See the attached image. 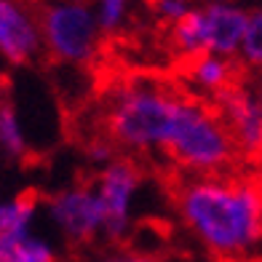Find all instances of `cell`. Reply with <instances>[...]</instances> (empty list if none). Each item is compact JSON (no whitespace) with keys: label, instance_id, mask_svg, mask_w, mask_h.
<instances>
[{"label":"cell","instance_id":"1","mask_svg":"<svg viewBox=\"0 0 262 262\" xmlns=\"http://www.w3.org/2000/svg\"><path fill=\"white\" fill-rule=\"evenodd\" d=\"M166 201L209 249L214 262H233L262 241V174H190L158 163L152 171Z\"/></svg>","mask_w":262,"mask_h":262},{"label":"cell","instance_id":"2","mask_svg":"<svg viewBox=\"0 0 262 262\" xmlns=\"http://www.w3.org/2000/svg\"><path fill=\"white\" fill-rule=\"evenodd\" d=\"M166 166L190 174H228L249 169L246 150L214 102L190 97L158 145Z\"/></svg>","mask_w":262,"mask_h":262},{"label":"cell","instance_id":"3","mask_svg":"<svg viewBox=\"0 0 262 262\" xmlns=\"http://www.w3.org/2000/svg\"><path fill=\"white\" fill-rule=\"evenodd\" d=\"M40 32L46 62L51 64H73L89 70L99 59L102 32L97 16L83 0H59L40 8Z\"/></svg>","mask_w":262,"mask_h":262},{"label":"cell","instance_id":"4","mask_svg":"<svg viewBox=\"0 0 262 262\" xmlns=\"http://www.w3.org/2000/svg\"><path fill=\"white\" fill-rule=\"evenodd\" d=\"M54 222L64 233V241L70 249H94L104 238V209L97 195L94 180H80L78 185L59 190L54 195H46Z\"/></svg>","mask_w":262,"mask_h":262},{"label":"cell","instance_id":"5","mask_svg":"<svg viewBox=\"0 0 262 262\" xmlns=\"http://www.w3.org/2000/svg\"><path fill=\"white\" fill-rule=\"evenodd\" d=\"M43 0H0V56L8 64H35L43 51Z\"/></svg>","mask_w":262,"mask_h":262},{"label":"cell","instance_id":"6","mask_svg":"<svg viewBox=\"0 0 262 262\" xmlns=\"http://www.w3.org/2000/svg\"><path fill=\"white\" fill-rule=\"evenodd\" d=\"M201 14V32H204L206 51L233 56L241 49L249 14L225 3H204L198 8Z\"/></svg>","mask_w":262,"mask_h":262},{"label":"cell","instance_id":"7","mask_svg":"<svg viewBox=\"0 0 262 262\" xmlns=\"http://www.w3.org/2000/svg\"><path fill=\"white\" fill-rule=\"evenodd\" d=\"M43 195L38 190H25L8 204H0V252H11L30 235V222L38 211Z\"/></svg>","mask_w":262,"mask_h":262},{"label":"cell","instance_id":"8","mask_svg":"<svg viewBox=\"0 0 262 262\" xmlns=\"http://www.w3.org/2000/svg\"><path fill=\"white\" fill-rule=\"evenodd\" d=\"M241 59L262 75V8H257L254 14H249L246 32L241 40Z\"/></svg>","mask_w":262,"mask_h":262},{"label":"cell","instance_id":"9","mask_svg":"<svg viewBox=\"0 0 262 262\" xmlns=\"http://www.w3.org/2000/svg\"><path fill=\"white\" fill-rule=\"evenodd\" d=\"M14 252L21 262H56V254L51 252V246L40 241V238H32L27 235L25 241H19L14 246Z\"/></svg>","mask_w":262,"mask_h":262},{"label":"cell","instance_id":"10","mask_svg":"<svg viewBox=\"0 0 262 262\" xmlns=\"http://www.w3.org/2000/svg\"><path fill=\"white\" fill-rule=\"evenodd\" d=\"M249 169H254L262 174V134H259V142H257V147L252 152V158H249Z\"/></svg>","mask_w":262,"mask_h":262},{"label":"cell","instance_id":"11","mask_svg":"<svg viewBox=\"0 0 262 262\" xmlns=\"http://www.w3.org/2000/svg\"><path fill=\"white\" fill-rule=\"evenodd\" d=\"M110 262H163V259H156V257H142V254H123V257H115Z\"/></svg>","mask_w":262,"mask_h":262},{"label":"cell","instance_id":"12","mask_svg":"<svg viewBox=\"0 0 262 262\" xmlns=\"http://www.w3.org/2000/svg\"><path fill=\"white\" fill-rule=\"evenodd\" d=\"M0 262H21V259L16 257L14 249H11V252H0Z\"/></svg>","mask_w":262,"mask_h":262},{"label":"cell","instance_id":"13","mask_svg":"<svg viewBox=\"0 0 262 262\" xmlns=\"http://www.w3.org/2000/svg\"><path fill=\"white\" fill-rule=\"evenodd\" d=\"M254 94H257V99H259V104H262V75L257 73V78H254Z\"/></svg>","mask_w":262,"mask_h":262}]
</instances>
